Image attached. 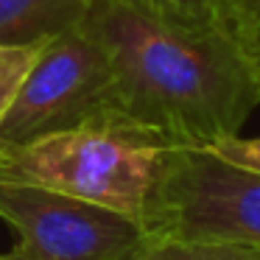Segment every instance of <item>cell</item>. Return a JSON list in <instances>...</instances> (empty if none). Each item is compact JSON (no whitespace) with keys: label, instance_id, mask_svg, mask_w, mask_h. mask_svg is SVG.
I'll list each match as a JSON object with an SVG mask.
<instances>
[{"label":"cell","instance_id":"obj_1","mask_svg":"<svg viewBox=\"0 0 260 260\" xmlns=\"http://www.w3.org/2000/svg\"><path fill=\"white\" fill-rule=\"evenodd\" d=\"M81 28L112 68V109L174 148L235 137L260 107V81L224 28H187L90 0Z\"/></svg>","mask_w":260,"mask_h":260},{"label":"cell","instance_id":"obj_2","mask_svg":"<svg viewBox=\"0 0 260 260\" xmlns=\"http://www.w3.org/2000/svg\"><path fill=\"white\" fill-rule=\"evenodd\" d=\"M171 143L118 109L28 146H6L0 182H23L109 207L143 226Z\"/></svg>","mask_w":260,"mask_h":260},{"label":"cell","instance_id":"obj_3","mask_svg":"<svg viewBox=\"0 0 260 260\" xmlns=\"http://www.w3.org/2000/svg\"><path fill=\"white\" fill-rule=\"evenodd\" d=\"M143 230L260 252V171L232 165L207 148H171Z\"/></svg>","mask_w":260,"mask_h":260},{"label":"cell","instance_id":"obj_4","mask_svg":"<svg viewBox=\"0 0 260 260\" xmlns=\"http://www.w3.org/2000/svg\"><path fill=\"white\" fill-rule=\"evenodd\" d=\"M112 109V68L81 25L51 37L0 120L3 146H28Z\"/></svg>","mask_w":260,"mask_h":260},{"label":"cell","instance_id":"obj_5","mask_svg":"<svg viewBox=\"0 0 260 260\" xmlns=\"http://www.w3.org/2000/svg\"><path fill=\"white\" fill-rule=\"evenodd\" d=\"M0 218L23 260H120L146 235L129 215L23 182H0Z\"/></svg>","mask_w":260,"mask_h":260},{"label":"cell","instance_id":"obj_6","mask_svg":"<svg viewBox=\"0 0 260 260\" xmlns=\"http://www.w3.org/2000/svg\"><path fill=\"white\" fill-rule=\"evenodd\" d=\"M90 0H0V42L28 45L76 28Z\"/></svg>","mask_w":260,"mask_h":260},{"label":"cell","instance_id":"obj_7","mask_svg":"<svg viewBox=\"0 0 260 260\" xmlns=\"http://www.w3.org/2000/svg\"><path fill=\"white\" fill-rule=\"evenodd\" d=\"M120 260H260L257 249L221 241H187L174 235H143Z\"/></svg>","mask_w":260,"mask_h":260},{"label":"cell","instance_id":"obj_8","mask_svg":"<svg viewBox=\"0 0 260 260\" xmlns=\"http://www.w3.org/2000/svg\"><path fill=\"white\" fill-rule=\"evenodd\" d=\"M126 9L187 28H221L215 0H115Z\"/></svg>","mask_w":260,"mask_h":260},{"label":"cell","instance_id":"obj_9","mask_svg":"<svg viewBox=\"0 0 260 260\" xmlns=\"http://www.w3.org/2000/svg\"><path fill=\"white\" fill-rule=\"evenodd\" d=\"M224 31L249 62L260 81V0H235L224 17Z\"/></svg>","mask_w":260,"mask_h":260},{"label":"cell","instance_id":"obj_10","mask_svg":"<svg viewBox=\"0 0 260 260\" xmlns=\"http://www.w3.org/2000/svg\"><path fill=\"white\" fill-rule=\"evenodd\" d=\"M45 42H28V45H3L0 42V120L6 118L9 107L14 104Z\"/></svg>","mask_w":260,"mask_h":260},{"label":"cell","instance_id":"obj_11","mask_svg":"<svg viewBox=\"0 0 260 260\" xmlns=\"http://www.w3.org/2000/svg\"><path fill=\"white\" fill-rule=\"evenodd\" d=\"M207 151L224 157L226 162L232 165H241V168H249V171H260V137H226V140L210 146Z\"/></svg>","mask_w":260,"mask_h":260},{"label":"cell","instance_id":"obj_12","mask_svg":"<svg viewBox=\"0 0 260 260\" xmlns=\"http://www.w3.org/2000/svg\"><path fill=\"white\" fill-rule=\"evenodd\" d=\"M215 3H218V17H221V28H224V17H226V12L235 6V0H215Z\"/></svg>","mask_w":260,"mask_h":260},{"label":"cell","instance_id":"obj_13","mask_svg":"<svg viewBox=\"0 0 260 260\" xmlns=\"http://www.w3.org/2000/svg\"><path fill=\"white\" fill-rule=\"evenodd\" d=\"M0 260H23V257H20V254L12 249V252H0Z\"/></svg>","mask_w":260,"mask_h":260},{"label":"cell","instance_id":"obj_14","mask_svg":"<svg viewBox=\"0 0 260 260\" xmlns=\"http://www.w3.org/2000/svg\"><path fill=\"white\" fill-rule=\"evenodd\" d=\"M3 154H6V146L0 143V168H3Z\"/></svg>","mask_w":260,"mask_h":260}]
</instances>
